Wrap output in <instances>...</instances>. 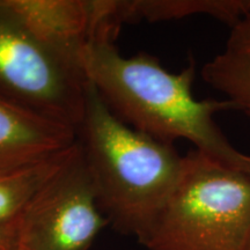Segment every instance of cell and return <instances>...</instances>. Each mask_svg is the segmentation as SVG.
Instances as JSON below:
<instances>
[{
  "mask_svg": "<svg viewBox=\"0 0 250 250\" xmlns=\"http://www.w3.org/2000/svg\"><path fill=\"white\" fill-rule=\"evenodd\" d=\"M115 40L93 37L81 55L86 79L112 114L159 142L173 145L175 140H188L218 164L250 175V155L234 147L214 121L215 114L233 109L232 103L193 95L195 61L173 73L145 52L123 57Z\"/></svg>",
  "mask_w": 250,
  "mask_h": 250,
  "instance_id": "cell-1",
  "label": "cell"
},
{
  "mask_svg": "<svg viewBox=\"0 0 250 250\" xmlns=\"http://www.w3.org/2000/svg\"><path fill=\"white\" fill-rule=\"evenodd\" d=\"M85 96L78 138L99 208L115 230L144 245L179 183L183 156L115 116L88 80Z\"/></svg>",
  "mask_w": 250,
  "mask_h": 250,
  "instance_id": "cell-2",
  "label": "cell"
},
{
  "mask_svg": "<svg viewBox=\"0 0 250 250\" xmlns=\"http://www.w3.org/2000/svg\"><path fill=\"white\" fill-rule=\"evenodd\" d=\"M250 175L192 149L179 183L144 242L147 250H247Z\"/></svg>",
  "mask_w": 250,
  "mask_h": 250,
  "instance_id": "cell-3",
  "label": "cell"
},
{
  "mask_svg": "<svg viewBox=\"0 0 250 250\" xmlns=\"http://www.w3.org/2000/svg\"><path fill=\"white\" fill-rule=\"evenodd\" d=\"M87 79L41 43L0 0V99L79 131Z\"/></svg>",
  "mask_w": 250,
  "mask_h": 250,
  "instance_id": "cell-4",
  "label": "cell"
},
{
  "mask_svg": "<svg viewBox=\"0 0 250 250\" xmlns=\"http://www.w3.org/2000/svg\"><path fill=\"white\" fill-rule=\"evenodd\" d=\"M15 225L19 250H88L109 225L99 208L79 138Z\"/></svg>",
  "mask_w": 250,
  "mask_h": 250,
  "instance_id": "cell-5",
  "label": "cell"
},
{
  "mask_svg": "<svg viewBox=\"0 0 250 250\" xmlns=\"http://www.w3.org/2000/svg\"><path fill=\"white\" fill-rule=\"evenodd\" d=\"M41 43L79 68L87 43L104 21L102 0H5Z\"/></svg>",
  "mask_w": 250,
  "mask_h": 250,
  "instance_id": "cell-6",
  "label": "cell"
},
{
  "mask_svg": "<svg viewBox=\"0 0 250 250\" xmlns=\"http://www.w3.org/2000/svg\"><path fill=\"white\" fill-rule=\"evenodd\" d=\"M77 142L78 132L72 127L0 99V174L46 160Z\"/></svg>",
  "mask_w": 250,
  "mask_h": 250,
  "instance_id": "cell-7",
  "label": "cell"
},
{
  "mask_svg": "<svg viewBox=\"0 0 250 250\" xmlns=\"http://www.w3.org/2000/svg\"><path fill=\"white\" fill-rule=\"evenodd\" d=\"M120 9L123 22H159L202 14L233 28L250 12V0H136L120 1Z\"/></svg>",
  "mask_w": 250,
  "mask_h": 250,
  "instance_id": "cell-8",
  "label": "cell"
},
{
  "mask_svg": "<svg viewBox=\"0 0 250 250\" xmlns=\"http://www.w3.org/2000/svg\"><path fill=\"white\" fill-rule=\"evenodd\" d=\"M76 144L46 160L0 174V226L17 223L36 192L62 167Z\"/></svg>",
  "mask_w": 250,
  "mask_h": 250,
  "instance_id": "cell-9",
  "label": "cell"
},
{
  "mask_svg": "<svg viewBox=\"0 0 250 250\" xmlns=\"http://www.w3.org/2000/svg\"><path fill=\"white\" fill-rule=\"evenodd\" d=\"M202 78L250 120V52L225 49L203 66Z\"/></svg>",
  "mask_w": 250,
  "mask_h": 250,
  "instance_id": "cell-10",
  "label": "cell"
},
{
  "mask_svg": "<svg viewBox=\"0 0 250 250\" xmlns=\"http://www.w3.org/2000/svg\"><path fill=\"white\" fill-rule=\"evenodd\" d=\"M225 49L250 52V12H248L235 26L230 28V34Z\"/></svg>",
  "mask_w": 250,
  "mask_h": 250,
  "instance_id": "cell-11",
  "label": "cell"
},
{
  "mask_svg": "<svg viewBox=\"0 0 250 250\" xmlns=\"http://www.w3.org/2000/svg\"><path fill=\"white\" fill-rule=\"evenodd\" d=\"M18 233L17 225L0 226V250H17Z\"/></svg>",
  "mask_w": 250,
  "mask_h": 250,
  "instance_id": "cell-12",
  "label": "cell"
},
{
  "mask_svg": "<svg viewBox=\"0 0 250 250\" xmlns=\"http://www.w3.org/2000/svg\"><path fill=\"white\" fill-rule=\"evenodd\" d=\"M247 250H250V237H249V242H248V247H247Z\"/></svg>",
  "mask_w": 250,
  "mask_h": 250,
  "instance_id": "cell-13",
  "label": "cell"
},
{
  "mask_svg": "<svg viewBox=\"0 0 250 250\" xmlns=\"http://www.w3.org/2000/svg\"><path fill=\"white\" fill-rule=\"evenodd\" d=\"M18 250H19V249H18Z\"/></svg>",
  "mask_w": 250,
  "mask_h": 250,
  "instance_id": "cell-14",
  "label": "cell"
}]
</instances>
